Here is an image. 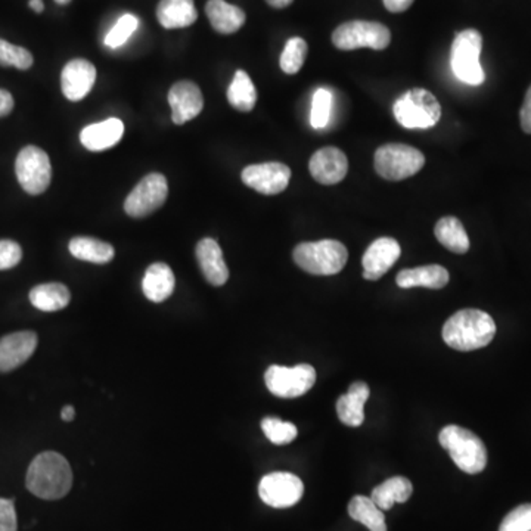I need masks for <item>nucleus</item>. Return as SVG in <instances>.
<instances>
[{"mask_svg":"<svg viewBox=\"0 0 531 531\" xmlns=\"http://www.w3.org/2000/svg\"><path fill=\"white\" fill-rule=\"evenodd\" d=\"M26 484L35 496L45 501H58L69 494L73 471L64 456L57 451H43L28 466Z\"/></svg>","mask_w":531,"mask_h":531,"instance_id":"obj_1","label":"nucleus"},{"mask_svg":"<svg viewBox=\"0 0 531 531\" xmlns=\"http://www.w3.org/2000/svg\"><path fill=\"white\" fill-rule=\"evenodd\" d=\"M441 334L449 347L458 352H473L492 343L496 335V324L483 310L463 309L449 317Z\"/></svg>","mask_w":531,"mask_h":531,"instance_id":"obj_2","label":"nucleus"},{"mask_svg":"<svg viewBox=\"0 0 531 531\" xmlns=\"http://www.w3.org/2000/svg\"><path fill=\"white\" fill-rule=\"evenodd\" d=\"M439 441L459 470L466 474H480L487 466V449L482 439L470 430L448 425L440 431Z\"/></svg>","mask_w":531,"mask_h":531,"instance_id":"obj_3","label":"nucleus"},{"mask_svg":"<svg viewBox=\"0 0 531 531\" xmlns=\"http://www.w3.org/2000/svg\"><path fill=\"white\" fill-rule=\"evenodd\" d=\"M300 269L310 275L331 276L340 273L347 263L348 251L345 244L335 239L303 242L292 252Z\"/></svg>","mask_w":531,"mask_h":531,"instance_id":"obj_4","label":"nucleus"},{"mask_svg":"<svg viewBox=\"0 0 531 531\" xmlns=\"http://www.w3.org/2000/svg\"><path fill=\"white\" fill-rule=\"evenodd\" d=\"M394 117L405 129H431L441 117L436 96L425 89H412L400 96L393 107Z\"/></svg>","mask_w":531,"mask_h":531,"instance_id":"obj_5","label":"nucleus"},{"mask_svg":"<svg viewBox=\"0 0 531 531\" xmlns=\"http://www.w3.org/2000/svg\"><path fill=\"white\" fill-rule=\"evenodd\" d=\"M483 37L477 30L458 33L451 50V66L459 80L470 86L484 83L485 73L480 62Z\"/></svg>","mask_w":531,"mask_h":531,"instance_id":"obj_6","label":"nucleus"},{"mask_svg":"<svg viewBox=\"0 0 531 531\" xmlns=\"http://www.w3.org/2000/svg\"><path fill=\"white\" fill-rule=\"evenodd\" d=\"M374 165L382 179L398 182L419 173L425 165V157L413 146L387 143L375 153Z\"/></svg>","mask_w":531,"mask_h":531,"instance_id":"obj_7","label":"nucleus"},{"mask_svg":"<svg viewBox=\"0 0 531 531\" xmlns=\"http://www.w3.org/2000/svg\"><path fill=\"white\" fill-rule=\"evenodd\" d=\"M390 42V30L384 24L374 21H348L341 24L333 33V43L341 50H355L360 48L384 50Z\"/></svg>","mask_w":531,"mask_h":531,"instance_id":"obj_8","label":"nucleus"},{"mask_svg":"<svg viewBox=\"0 0 531 531\" xmlns=\"http://www.w3.org/2000/svg\"><path fill=\"white\" fill-rule=\"evenodd\" d=\"M264 382L273 396L281 398H302L314 386L316 371L303 364L294 367L271 365L264 374Z\"/></svg>","mask_w":531,"mask_h":531,"instance_id":"obj_9","label":"nucleus"},{"mask_svg":"<svg viewBox=\"0 0 531 531\" xmlns=\"http://www.w3.org/2000/svg\"><path fill=\"white\" fill-rule=\"evenodd\" d=\"M16 179L30 196H40L49 187L52 165L49 155L37 146H26L16 161Z\"/></svg>","mask_w":531,"mask_h":531,"instance_id":"obj_10","label":"nucleus"},{"mask_svg":"<svg viewBox=\"0 0 531 531\" xmlns=\"http://www.w3.org/2000/svg\"><path fill=\"white\" fill-rule=\"evenodd\" d=\"M168 196L167 179L160 173H151L134 186L124 203L127 216L134 218H146L165 203Z\"/></svg>","mask_w":531,"mask_h":531,"instance_id":"obj_11","label":"nucleus"},{"mask_svg":"<svg viewBox=\"0 0 531 531\" xmlns=\"http://www.w3.org/2000/svg\"><path fill=\"white\" fill-rule=\"evenodd\" d=\"M304 494V485L297 475L291 473H271L264 475L259 484L261 501L271 508H290L299 504Z\"/></svg>","mask_w":531,"mask_h":531,"instance_id":"obj_12","label":"nucleus"},{"mask_svg":"<svg viewBox=\"0 0 531 531\" xmlns=\"http://www.w3.org/2000/svg\"><path fill=\"white\" fill-rule=\"evenodd\" d=\"M242 182L263 196H278L287 189L291 168L282 163H263L244 168Z\"/></svg>","mask_w":531,"mask_h":531,"instance_id":"obj_13","label":"nucleus"},{"mask_svg":"<svg viewBox=\"0 0 531 531\" xmlns=\"http://www.w3.org/2000/svg\"><path fill=\"white\" fill-rule=\"evenodd\" d=\"M168 103L172 107L173 122L182 126L203 112V93L194 81H177L168 92Z\"/></svg>","mask_w":531,"mask_h":531,"instance_id":"obj_14","label":"nucleus"},{"mask_svg":"<svg viewBox=\"0 0 531 531\" xmlns=\"http://www.w3.org/2000/svg\"><path fill=\"white\" fill-rule=\"evenodd\" d=\"M309 170L317 184L326 185V186L340 184L341 180H345L347 176V157L335 146H326L312 155Z\"/></svg>","mask_w":531,"mask_h":531,"instance_id":"obj_15","label":"nucleus"},{"mask_svg":"<svg viewBox=\"0 0 531 531\" xmlns=\"http://www.w3.org/2000/svg\"><path fill=\"white\" fill-rule=\"evenodd\" d=\"M96 80V69L83 58L69 61L61 74L62 93L71 102H79L90 93Z\"/></svg>","mask_w":531,"mask_h":531,"instance_id":"obj_16","label":"nucleus"},{"mask_svg":"<svg viewBox=\"0 0 531 531\" xmlns=\"http://www.w3.org/2000/svg\"><path fill=\"white\" fill-rule=\"evenodd\" d=\"M400 254V244L394 238H378L372 242L362 259L365 280L378 281L393 268Z\"/></svg>","mask_w":531,"mask_h":531,"instance_id":"obj_17","label":"nucleus"},{"mask_svg":"<svg viewBox=\"0 0 531 531\" xmlns=\"http://www.w3.org/2000/svg\"><path fill=\"white\" fill-rule=\"evenodd\" d=\"M37 348L33 331H19L0 338V372H11L26 364Z\"/></svg>","mask_w":531,"mask_h":531,"instance_id":"obj_18","label":"nucleus"},{"mask_svg":"<svg viewBox=\"0 0 531 531\" xmlns=\"http://www.w3.org/2000/svg\"><path fill=\"white\" fill-rule=\"evenodd\" d=\"M196 260L207 282L222 287L229 280V269L223 259L222 249L213 238H204L196 245Z\"/></svg>","mask_w":531,"mask_h":531,"instance_id":"obj_19","label":"nucleus"},{"mask_svg":"<svg viewBox=\"0 0 531 531\" xmlns=\"http://www.w3.org/2000/svg\"><path fill=\"white\" fill-rule=\"evenodd\" d=\"M124 124L119 119H108L84 127L80 133L81 145L92 153L110 150L122 141Z\"/></svg>","mask_w":531,"mask_h":531,"instance_id":"obj_20","label":"nucleus"},{"mask_svg":"<svg viewBox=\"0 0 531 531\" xmlns=\"http://www.w3.org/2000/svg\"><path fill=\"white\" fill-rule=\"evenodd\" d=\"M369 387L366 382H353L347 394L336 401V413L343 424L347 427H360L365 420V403L369 398Z\"/></svg>","mask_w":531,"mask_h":531,"instance_id":"obj_21","label":"nucleus"},{"mask_svg":"<svg viewBox=\"0 0 531 531\" xmlns=\"http://www.w3.org/2000/svg\"><path fill=\"white\" fill-rule=\"evenodd\" d=\"M451 275H449L448 269L439 264H430V266H420V268L405 269V271H398L396 282L398 287L415 288L424 287L430 290H440L444 288L449 283Z\"/></svg>","mask_w":531,"mask_h":531,"instance_id":"obj_22","label":"nucleus"},{"mask_svg":"<svg viewBox=\"0 0 531 531\" xmlns=\"http://www.w3.org/2000/svg\"><path fill=\"white\" fill-rule=\"evenodd\" d=\"M206 14L211 27L220 35L237 33L245 24V12L235 5L225 0H208L206 5Z\"/></svg>","mask_w":531,"mask_h":531,"instance_id":"obj_23","label":"nucleus"},{"mask_svg":"<svg viewBox=\"0 0 531 531\" xmlns=\"http://www.w3.org/2000/svg\"><path fill=\"white\" fill-rule=\"evenodd\" d=\"M176 281L172 269L165 263H154L146 269L142 281V290L146 299L154 303H163L173 294Z\"/></svg>","mask_w":531,"mask_h":531,"instance_id":"obj_24","label":"nucleus"},{"mask_svg":"<svg viewBox=\"0 0 531 531\" xmlns=\"http://www.w3.org/2000/svg\"><path fill=\"white\" fill-rule=\"evenodd\" d=\"M158 23L167 30L189 27L198 18L194 0H161L157 6Z\"/></svg>","mask_w":531,"mask_h":531,"instance_id":"obj_25","label":"nucleus"},{"mask_svg":"<svg viewBox=\"0 0 531 531\" xmlns=\"http://www.w3.org/2000/svg\"><path fill=\"white\" fill-rule=\"evenodd\" d=\"M412 483L405 477L388 478L372 490L371 499L382 511L393 508L394 504H405L412 496Z\"/></svg>","mask_w":531,"mask_h":531,"instance_id":"obj_26","label":"nucleus"},{"mask_svg":"<svg viewBox=\"0 0 531 531\" xmlns=\"http://www.w3.org/2000/svg\"><path fill=\"white\" fill-rule=\"evenodd\" d=\"M30 302L42 312H58L69 306L71 294L64 283H42L30 291Z\"/></svg>","mask_w":531,"mask_h":531,"instance_id":"obj_27","label":"nucleus"},{"mask_svg":"<svg viewBox=\"0 0 531 531\" xmlns=\"http://www.w3.org/2000/svg\"><path fill=\"white\" fill-rule=\"evenodd\" d=\"M69 249L77 260L89 261V263L107 264L115 256L112 244L100 241V239H95V238H73L69 241Z\"/></svg>","mask_w":531,"mask_h":531,"instance_id":"obj_28","label":"nucleus"},{"mask_svg":"<svg viewBox=\"0 0 531 531\" xmlns=\"http://www.w3.org/2000/svg\"><path fill=\"white\" fill-rule=\"evenodd\" d=\"M434 233H436L437 241L449 251L465 254L470 250V238L459 218H451V216L440 218L434 228Z\"/></svg>","mask_w":531,"mask_h":531,"instance_id":"obj_29","label":"nucleus"},{"mask_svg":"<svg viewBox=\"0 0 531 531\" xmlns=\"http://www.w3.org/2000/svg\"><path fill=\"white\" fill-rule=\"evenodd\" d=\"M228 101L235 110L241 112H250L257 103L256 86L252 83L249 74L238 69L233 77L232 83L228 89Z\"/></svg>","mask_w":531,"mask_h":531,"instance_id":"obj_30","label":"nucleus"},{"mask_svg":"<svg viewBox=\"0 0 531 531\" xmlns=\"http://www.w3.org/2000/svg\"><path fill=\"white\" fill-rule=\"evenodd\" d=\"M348 515L371 531H387L386 516L371 497L355 496L348 504Z\"/></svg>","mask_w":531,"mask_h":531,"instance_id":"obj_31","label":"nucleus"},{"mask_svg":"<svg viewBox=\"0 0 531 531\" xmlns=\"http://www.w3.org/2000/svg\"><path fill=\"white\" fill-rule=\"evenodd\" d=\"M307 50L309 48H307L306 40H303L302 37L290 38L281 55L280 64L283 73H299L306 61Z\"/></svg>","mask_w":531,"mask_h":531,"instance_id":"obj_32","label":"nucleus"},{"mask_svg":"<svg viewBox=\"0 0 531 531\" xmlns=\"http://www.w3.org/2000/svg\"><path fill=\"white\" fill-rule=\"evenodd\" d=\"M261 430H263L264 436L268 437L269 441L276 446L290 444L299 434L297 427L292 422H285L278 418H264L261 420Z\"/></svg>","mask_w":531,"mask_h":531,"instance_id":"obj_33","label":"nucleus"},{"mask_svg":"<svg viewBox=\"0 0 531 531\" xmlns=\"http://www.w3.org/2000/svg\"><path fill=\"white\" fill-rule=\"evenodd\" d=\"M333 112V93L328 89H317L312 102V114H310V124L313 129H324L328 126Z\"/></svg>","mask_w":531,"mask_h":531,"instance_id":"obj_34","label":"nucleus"},{"mask_svg":"<svg viewBox=\"0 0 531 531\" xmlns=\"http://www.w3.org/2000/svg\"><path fill=\"white\" fill-rule=\"evenodd\" d=\"M138 16H132V14L122 16L103 40L105 47L110 48V49L122 48L133 36L134 31L138 30Z\"/></svg>","mask_w":531,"mask_h":531,"instance_id":"obj_35","label":"nucleus"},{"mask_svg":"<svg viewBox=\"0 0 531 531\" xmlns=\"http://www.w3.org/2000/svg\"><path fill=\"white\" fill-rule=\"evenodd\" d=\"M33 55L26 48L16 47L0 38V67H16L18 69H28L33 66Z\"/></svg>","mask_w":531,"mask_h":531,"instance_id":"obj_36","label":"nucleus"},{"mask_svg":"<svg viewBox=\"0 0 531 531\" xmlns=\"http://www.w3.org/2000/svg\"><path fill=\"white\" fill-rule=\"evenodd\" d=\"M499 531H531V504H520L502 521Z\"/></svg>","mask_w":531,"mask_h":531,"instance_id":"obj_37","label":"nucleus"},{"mask_svg":"<svg viewBox=\"0 0 531 531\" xmlns=\"http://www.w3.org/2000/svg\"><path fill=\"white\" fill-rule=\"evenodd\" d=\"M23 259V250L11 239H2L0 241V271H8L16 268V264Z\"/></svg>","mask_w":531,"mask_h":531,"instance_id":"obj_38","label":"nucleus"},{"mask_svg":"<svg viewBox=\"0 0 531 531\" xmlns=\"http://www.w3.org/2000/svg\"><path fill=\"white\" fill-rule=\"evenodd\" d=\"M0 531H18L16 504L12 499L0 497Z\"/></svg>","mask_w":531,"mask_h":531,"instance_id":"obj_39","label":"nucleus"},{"mask_svg":"<svg viewBox=\"0 0 531 531\" xmlns=\"http://www.w3.org/2000/svg\"><path fill=\"white\" fill-rule=\"evenodd\" d=\"M521 127L526 133L531 134V86L528 88L526 98H524L523 107L520 112Z\"/></svg>","mask_w":531,"mask_h":531,"instance_id":"obj_40","label":"nucleus"},{"mask_svg":"<svg viewBox=\"0 0 531 531\" xmlns=\"http://www.w3.org/2000/svg\"><path fill=\"white\" fill-rule=\"evenodd\" d=\"M14 110V98L8 90L0 89V119L11 114Z\"/></svg>","mask_w":531,"mask_h":531,"instance_id":"obj_41","label":"nucleus"},{"mask_svg":"<svg viewBox=\"0 0 531 531\" xmlns=\"http://www.w3.org/2000/svg\"><path fill=\"white\" fill-rule=\"evenodd\" d=\"M415 0H384V6L390 12H405L412 6Z\"/></svg>","mask_w":531,"mask_h":531,"instance_id":"obj_42","label":"nucleus"},{"mask_svg":"<svg viewBox=\"0 0 531 531\" xmlns=\"http://www.w3.org/2000/svg\"><path fill=\"white\" fill-rule=\"evenodd\" d=\"M61 418L62 420H66V422H71V420L76 418V410H74L73 406H64L61 410Z\"/></svg>","mask_w":531,"mask_h":531,"instance_id":"obj_43","label":"nucleus"},{"mask_svg":"<svg viewBox=\"0 0 531 531\" xmlns=\"http://www.w3.org/2000/svg\"><path fill=\"white\" fill-rule=\"evenodd\" d=\"M266 2L271 5V8L282 9L290 6L294 0H266Z\"/></svg>","mask_w":531,"mask_h":531,"instance_id":"obj_44","label":"nucleus"},{"mask_svg":"<svg viewBox=\"0 0 531 531\" xmlns=\"http://www.w3.org/2000/svg\"><path fill=\"white\" fill-rule=\"evenodd\" d=\"M30 8L33 9V11L37 12V14H40V12H43V9H45V5H43V0H30Z\"/></svg>","mask_w":531,"mask_h":531,"instance_id":"obj_45","label":"nucleus"},{"mask_svg":"<svg viewBox=\"0 0 531 531\" xmlns=\"http://www.w3.org/2000/svg\"><path fill=\"white\" fill-rule=\"evenodd\" d=\"M58 5H69L71 0H55Z\"/></svg>","mask_w":531,"mask_h":531,"instance_id":"obj_46","label":"nucleus"}]
</instances>
